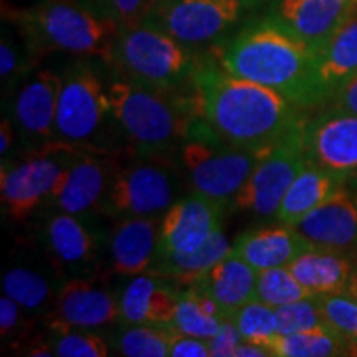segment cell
Instances as JSON below:
<instances>
[{
  "label": "cell",
  "mask_w": 357,
  "mask_h": 357,
  "mask_svg": "<svg viewBox=\"0 0 357 357\" xmlns=\"http://www.w3.org/2000/svg\"><path fill=\"white\" fill-rule=\"evenodd\" d=\"M329 328L357 351V301L346 293L318 294Z\"/></svg>",
  "instance_id": "8d00e7d4"
},
{
  "label": "cell",
  "mask_w": 357,
  "mask_h": 357,
  "mask_svg": "<svg viewBox=\"0 0 357 357\" xmlns=\"http://www.w3.org/2000/svg\"><path fill=\"white\" fill-rule=\"evenodd\" d=\"M17 147V134L15 128L7 116H2V124H0V155L8 158L15 153Z\"/></svg>",
  "instance_id": "7bdbcfd3"
},
{
  "label": "cell",
  "mask_w": 357,
  "mask_h": 357,
  "mask_svg": "<svg viewBox=\"0 0 357 357\" xmlns=\"http://www.w3.org/2000/svg\"><path fill=\"white\" fill-rule=\"evenodd\" d=\"M208 53L229 73L273 89L300 109L323 105L318 53L265 15L247 19Z\"/></svg>",
  "instance_id": "7a4b0ae2"
},
{
  "label": "cell",
  "mask_w": 357,
  "mask_h": 357,
  "mask_svg": "<svg viewBox=\"0 0 357 357\" xmlns=\"http://www.w3.org/2000/svg\"><path fill=\"white\" fill-rule=\"evenodd\" d=\"M240 342H242V336H240L238 329L234 321L227 319L220 331L212 339H208L211 354L212 357H235V351Z\"/></svg>",
  "instance_id": "60d3db41"
},
{
  "label": "cell",
  "mask_w": 357,
  "mask_h": 357,
  "mask_svg": "<svg viewBox=\"0 0 357 357\" xmlns=\"http://www.w3.org/2000/svg\"><path fill=\"white\" fill-rule=\"evenodd\" d=\"M66 276L55 266L42 248L20 250L2 273V293L10 296L35 319L52 310Z\"/></svg>",
  "instance_id": "d6986e66"
},
{
  "label": "cell",
  "mask_w": 357,
  "mask_h": 357,
  "mask_svg": "<svg viewBox=\"0 0 357 357\" xmlns=\"http://www.w3.org/2000/svg\"><path fill=\"white\" fill-rule=\"evenodd\" d=\"M310 296H318V294H312L310 289L303 287L288 266L258 271L255 300L268 306L280 307Z\"/></svg>",
  "instance_id": "d6a6232c"
},
{
  "label": "cell",
  "mask_w": 357,
  "mask_h": 357,
  "mask_svg": "<svg viewBox=\"0 0 357 357\" xmlns=\"http://www.w3.org/2000/svg\"><path fill=\"white\" fill-rule=\"evenodd\" d=\"M181 287L155 273L132 276L119 289V324L171 326Z\"/></svg>",
  "instance_id": "7402d4cb"
},
{
  "label": "cell",
  "mask_w": 357,
  "mask_h": 357,
  "mask_svg": "<svg viewBox=\"0 0 357 357\" xmlns=\"http://www.w3.org/2000/svg\"><path fill=\"white\" fill-rule=\"evenodd\" d=\"M255 8V3L245 0H158L142 22L158 26L194 53L205 48L211 52Z\"/></svg>",
  "instance_id": "30bf717a"
},
{
  "label": "cell",
  "mask_w": 357,
  "mask_h": 357,
  "mask_svg": "<svg viewBox=\"0 0 357 357\" xmlns=\"http://www.w3.org/2000/svg\"><path fill=\"white\" fill-rule=\"evenodd\" d=\"M3 15L20 26L40 58L65 53L108 63L121 30L84 0H40L24 10L3 7Z\"/></svg>",
  "instance_id": "277c9868"
},
{
  "label": "cell",
  "mask_w": 357,
  "mask_h": 357,
  "mask_svg": "<svg viewBox=\"0 0 357 357\" xmlns=\"http://www.w3.org/2000/svg\"><path fill=\"white\" fill-rule=\"evenodd\" d=\"M58 357H106L109 346L98 331L89 329H47Z\"/></svg>",
  "instance_id": "e575fe53"
},
{
  "label": "cell",
  "mask_w": 357,
  "mask_h": 357,
  "mask_svg": "<svg viewBox=\"0 0 357 357\" xmlns=\"http://www.w3.org/2000/svg\"><path fill=\"white\" fill-rule=\"evenodd\" d=\"M231 321H234L243 341L255 342V344L266 347L271 352V344L278 337L275 307L268 306L258 300H253L240 307L231 316Z\"/></svg>",
  "instance_id": "836d02e7"
},
{
  "label": "cell",
  "mask_w": 357,
  "mask_h": 357,
  "mask_svg": "<svg viewBox=\"0 0 357 357\" xmlns=\"http://www.w3.org/2000/svg\"><path fill=\"white\" fill-rule=\"evenodd\" d=\"M35 318L26 314L19 303L13 301L10 296L2 293L0 298V336L2 342H7V346L24 351V347L29 344L30 339L33 337V326Z\"/></svg>",
  "instance_id": "74e56055"
},
{
  "label": "cell",
  "mask_w": 357,
  "mask_h": 357,
  "mask_svg": "<svg viewBox=\"0 0 357 357\" xmlns=\"http://www.w3.org/2000/svg\"><path fill=\"white\" fill-rule=\"evenodd\" d=\"M311 248H314V245L305 235L284 223L245 231L236 236L231 245V252L243 258L257 271L288 266Z\"/></svg>",
  "instance_id": "603a6c76"
},
{
  "label": "cell",
  "mask_w": 357,
  "mask_h": 357,
  "mask_svg": "<svg viewBox=\"0 0 357 357\" xmlns=\"http://www.w3.org/2000/svg\"><path fill=\"white\" fill-rule=\"evenodd\" d=\"M261 155L225 141L197 116L178 146L177 166L192 192L217 200L231 211L236 194Z\"/></svg>",
  "instance_id": "8992f818"
},
{
  "label": "cell",
  "mask_w": 357,
  "mask_h": 357,
  "mask_svg": "<svg viewBox=\"0 0 357 357\" xmlns=\"http://www.w3.org/2000/svg\"><path fill=\"white\" fill-rule=\"evenodd\" d=\"M271 354L275 357H334L357 356V351L344 337L328 328L278 336L271 344Z\"/></svg>",
  "instance_id": "4dcf8cb0"
},
{
  "label": "cell",
  "mask_w": 357,
  "mask_h": 357,
  "mask_svg": "<svg viewBox=\"0 0 357 357\" xmlns=\"http://www.w3.org/2000/svg\"><path fill=\"white\" fill-rule=\"evenodd\" d=\"M354 263L349 253L314 247L289 263L288 268L312 294H334L344 293Z\"/></svg>",
  "instance_id": "484cf974"
},
{
  "label": "cell",
  "mask_w": 357,
  "mask_h": 357,
  "mask_svg": "<svg viewBox=\"0 0 357 357\" xmlns=\"http://www.w3.org/2000/svg\"><path fill=\"white\" fill-rule=\"evenodd\" d=\"M263 15L321 53L357 12V0H266Z\"/></svg>",
  "instance_id": "ac0fdd59"
},
{
  "label": "cell",
  "mask_w": 357,
  "mask_h": 357,
  "mask_svg": "<svg viewBox=\"0 0 357 357\" xmlns=\"http://www.w3.org/2000/svg\"><path fill=\"white\" fill-rule=\"evenodd\" d=\"M178 172L171 155H132L119 164L101 207V215L162 218L177 200Z\"/></svg>",
  "instance_id": "8fae6325"
},
{
  "label": "cell",
  "mask_w": 357,
  "mask_h": 357,
  "mask_svg": "<svg viewBox=\"0 0 357 357\" xmlns=\"http://www.w3.org/2000/svg\"><path fill=\"white\" fill-rule=\"evenodd\" d=\"M329 106L337 108L346 113L357 116V75H354L349 82H346L331 100L328 101Z\"/></svg>",
  "instance_id": "b9f144b4"
},
{
  "label": "cell",
  "mask_w": 357,
  "mask_h": 357,
  "mask_svg": "<svg viewBox=\"0 0 357 357\" xmlns=\"http://www.w3.org/2000/svg\"><path fill=\"white\" fill-rule=\"evenodd\" d=\"M230 252L231 245L229 238L223 230H218L207 243H204L195 252L187 255L158 257L151 273L172 280L178 287L185 288L194 284L208 268H212Z\"/></svg>",
  "instance_id": "83f0119b"
},
{
  "label": "cell",
  "mask_w": 357,
  "mask_h": 357,
  "mask_svg": "<svg viewBox=\"0 0 357 357\" xmlns=\"http://www.w3.org/2000/svg\"><path fill=\"white\" fill-rule=\"evenodd\" d=\"M245 2H250V3H255V6H257V7H260V6H261V3H265V2H266V0H245Z\"/></svg>",
  "instance_id": "f6af8a7d"
},
{
  "label": "cell",
  "mask_w": 357,
  "mask_h": 357,
  "mask_svg": "<svg viewBox=\"0 0 357 357\" xmlns=\"http://www.w3.org/2000/svg\"><path fill=\"white\" fill-rule=\"evenodd\" d=\"M111 271L95 276L66 278L61 284L52 310L43 316L45 328L89 329L119 324V289L111 284Z\"/></svg>",
  "instance_id": "5bb4252c"
},
{
  "label": "cell",
  "mask_w": 357,
  "mask_h": 357,
  "mask_svg": "<svg viewBox=\"0 0 357 357\" xmlns=\"http://www.w3.org/2000/svg\"><path fill=\"white\" fill-rule=\"evenodd\" d=\"M119 164L121 153L78 149L58 178L48 207L75 215H101L102 202Z\"/></svg>",
  "instance_id": "9a60e30c"
},
{
  "label": "cell",
  "mask_w": 357,
  "mask_h": 357,
  "mask_svg": "<svg viewBox=\"0 0 357 357\" xmlns=\"http://www.w3.org/2000/svg\"><path fill=\"white\" fill-rule=\"evenodd\" d=\"M55 141L75 149L96 153L124 151L106 79L89 58H77L61 73Z\"/></svg>",
  "instance_id": "5b68a950"
},
{
  "label": "cell",
  "mask_w": 357,
  "mask_h": 357,
  "mask_svg": "<svg viewBox=\"0 0 357 357\" xmlns=\"http://www.w3.org/2000/svg\"><path fill=\"white\" fill-rule=\"evenodd\" d=\"M258 271L234 252L208 268L194 287L217 303L227 318L231 319L240 307L255 300ZM192 287V284H190Z\"/></svg>",
  "instance_id": "cb8c5ba5"
},
{
  "label": "cell",
  "mask_w": 357,
  "mask_h": 357,
  "mask_svg": "<svg viewBox=\"0 0 357 357\" xmlns=\"http://www.w3.org/2000/svg\"><path fill=\"white\" fill-rule=\"evenodd\" d=\"M169 356L172 357H212L208 339L189 336L174 329L171 349Z\"/></svg>",
  "instance_id": "ab89813d"
},
{
  "label": "cell",
  "mask_w": 357,
  "mask_h": 357,
  "mask_svg": "<svg viewBox=\"0 0 357 357\" xmlns=\"http://www.w3.org/2000/svg\"><path fill=\"white\" fill-rule=\"evenodd\" d=\"M171 326L119 324L113 336L114 351L126 357H166L171 349Z\"/></svg>",
  "instance_id": "1f68e13d"
},
{
  "label": "cell",
  "mask_w": 357,
  "mask_h": 357,
  "mask_svg": "<svg viewBox=\"0 0 357 357\" xmlns=\"http://www.w3.org/2000/svg\"><path fill=\"white\" fill-rule=\"evenodd\" d=\"M160 218L123 217L116 218L109 230V271L123 278L151 273L159 248Z\"/></svg>",
  "instance_id": "ffe728a7"
},
{
  "label": "cell",
  "mask_w": 357,
  "mask_h": 357,
  "mask_svg": "<svg viewBox=\"0 0 357 357\" xmlns=\"http://www.w3.org/2000/svg\"><path fill=\"white\" fill-rule=\"evenodd\" d=\"M357 75V12L318 53V82L323 105Z\"/></svg>",
  "instance_id": "4316f807"
},
{
  "label": "cell",
  "mask_w": 357,
  "mask_h": 357,
  "mask_svg": "<svg viewBox=\"0 0 357 357\" xmlns=\"http://www.w3.org/2000/svg\"><path fill=\"white\" fill-rule=\"evenodd\" d=\"M77 151L52 141L37 149L2 158L0 197L3 217L25 223L48 207L58 178Z\"/></svg>",
  "instance_id": "ba28073f"
},
{
  "label": "cell",
  "mask_w": 357,
  "mask_h": 357,
  "mask_svg": "<svg viewBox=\"0 0 357 357\" xmlns=\"http://www.w3.org/2000/svg\"><path fill=\"white\" fill-rule=\"evenodd\" d=\"M318 248L342 253L357 252V192L342 185L310 215L294 225Z\"/></svg>",
  "instance_id": "44dd1931"
},
{
  "label": "cell",
  "mask_w": 357,
  "mask_h": 357,
  "mask_svg": "<svg viewBox=\"0 0 357 357\" xmlns=\"http://www.w3.org/2000/svg\"><path fill=\"white\" fill-rule=\"evenodd\" d=\"M229 319L215 301L197 287L181 288L171 328L189 336L212 339Z\"/></svg>",
  "instance_id": "f1b7e54d"
},
{
  "label": "cell",
  "mask_w": 357,
  "mask_h": 357,
  "mask_svg": "<svg viewBox=\"0 0 357 357\" xmlns=\"http://www.w3.org/2000/svg\"><path fill=\"white\" fill-rule=\"evenodd\" d=\"M106 89L129 155H172L197 118L192 88L167 91L113 73Z\"/></svg>",
  "instance_id": "3957f363"
},
{
  "label": "cell",
  "mask_w": 357,
  "mask_h": 357,
  "mask_svg": "<svg viewBox=\"0 0 357 357\" xmlns=\"http://www.w3.org/2000/svg\"><path fill=\"white\" fill-rule=\"evenodd\" d=\"M342 185L344 184L339 178L307 160L303 171L288 187L284 197L281 199L278 211L275 213L276 222L289 227L298 225Z\"/></svg>",
  "instance_id": "d4e9b609"
},
{
  "label": "cell",
  "mask_w": 357,
  "mask_h": 357,
  "mask_svg": "<svg viewBox=\"0 0 357 357\" xmlns=\"http://www.w3.org/2000/svg\"><path fill=\"white\" fill-rule=\"evenodd\" d=\"M303 128L305 124L280 144L263 153L236 194L231 208L260 217H275L288 187L307 164Z\"/></svg>",
  "instance_id": "4fadbf2b"
},
{
  "label": "cell",
  "mask_w": 357,
  "mask_h": 357,
  "mask_svg": "<svg viewBox=\"0 0 357 357\" xmlns=\"http://www.w3.org/2000/svg\"><path fill=\"white\" fill-rule=\"evenodd\" d=\"M230 208L197 192L177 199L160 218L158 257L187 255L207 243Z\"/></svg>",
  "instance_id": "e0dca14e"
},
{
  "label": "cell",
  "mask_w": 357,
  "mask_h": 357,
  "mask_svg": "<svg viewBox=\"0 0 357 357\" xmlns=\"http://www.w3.org/2000/svg\"><path fill=\"white\" fill-rule=\"evenodd\" d=\"M275 312L276 324H278V336L329 328L328 323H326L323 310H321L318 296H310L305 298V300L275 307Z\"/></svg>",
  "instance_id": "d590c367"
},
{
  "label": "cell",
  "mask_w": 357,
  "mask_h": 357,
  "mask_svg": "<svg viewBox=\"0 0 357 357\" xmlns=\"http://www.w3.org/2000/svg\"><path fill=\"white\" fill-rule=\"evenodd\" d=\"M121 29L141 24L158 0H84Z\"/></svg>",
  "instance_id": "f35d334b"
},
{
  "label": "cell",
  "mask_w": 357,
  "mask_h": 357,
  "mask_svg": "<svg viewBox=\"0 0 357 357\" xmlns=\"http://www.w3.org/2000/svg\"><path fill=\"white\" fill-rule=\"evenodd\" d=\"M98 215H75L47 207L38 213L37 245L66 278L106 271L109 231Z\"/></svg>",
  "instance_id": "9c48e42d"
},
{
  "label": "cell",
  "mask_w": 357,
  "mask_h": 357,
  "mask_svg": "<svg viewBox=\"0 0 357 357\" xmlns=\"http://www.w3.org/2000/svg\"><path fill=\"white\" fill-rule=\"evenodd\" d=\"M199 56L158 26L141 22L119 30L108 65L114 73L132 82L185 91L192 88Z\"/></svg>",
  "instance_id": "52a82bcc"
},
{
  "label": "cell",
  "mask_w": 357,
  "mask_h": 357,
  "mask_svg": "<svg viewBox=\"0 0 357 357\" xmlns=\"http://www.w3.org/2000/svg\"><path fill=\"white\" fill-rule=\"evenodd\" d=\"M38 53L33 50L29 38L10 17L3 15L2 38H0V82L2 96L10 93L25 75L37 68Z\"/></svg>",
  "instance_id": "f546056e"
},
{
  "label": "cell",
  "mask_w": 357,
  "mask_h": 357,
  "mask_svg": "<svg viewBox=\"0 0 357 357\" xmlns=\"http://www.w3.org/2000/svg\"><path fill=\"white\" fill-rule=\"evenodd\" d=\"M195 111L218 136L248 151L265 153L300 129L306 118L273 89L231 75L212 53L199 56L192 78Z\"/></svg>",
  "instance_id": "6da1fadb"
},
{
  "label": "cell",
  "mask_w": 357,
  "mask_h": 357,
  "mask_svg": "<svg viewBox=\"0 0 357 357\" xmlns=\"http://www.w3.org/2000/svg\"><path fill=\"white\" fill-rule=\"evenodd\" d=\"M344 293L347 294V296L354 298V300L357 301V261L354 263V268H352V271H351V275H349V280H347Z\"/></svg>",
  "instance_id": "ee69618b"
},
{
  "label": "cell",
  "mask_w": 357,
  "mask_h": 357,
  "mask_svg": "<svg viewBox=\"0 0 357 357\" xmlns=\"http://www.w3.org/2000/svg\"><path fill=\"white\" fill-rule=\"evenodd\" d=\"M306 158L342 184L357 182V116L329 106L303 128Z\"/></svg>",
  "instance_id": "2e32d148"
},
{
  "label": "cell",
  "mask_w": 357,
  "mask_h": 357,
  "mask_svg": "<svg viewBox=\"0 0 357 357\" xmlns=\"http://www.w3.org/2000/svg\"><path fill=\"white\" fill-rule=\"evenodd\" d=\"M61 73L35 68L25 75L3 98V116L10 119L17 134L12 155L37 149L55 141V118Z\"/></svg>",
  "instance_id": "7c38bea8"
}]
</instances>
